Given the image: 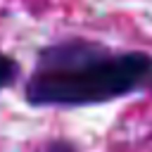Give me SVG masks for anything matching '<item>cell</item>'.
Masks as SVG:
<instances>
[{"label": "cell", "mask_w": 152, "mask_h": 152, "mask_svg": "<svg viewBox=\"0 0 152 152\" xmlns=\"http://www.w3.org/2000/svg\"><path fill=\"white\" fill-rule=\"evenodd\" d=\"M152 78V57L114 52L90 40H62L40 50L26 83L33 107H83L119 100Z\"/></svg>", "instance_id": "1"}, {"label": "cell", "mask_w": 152, "mask_h": 152, "mask_svg": "<svg viewBox=\"0 0 152 152\" xmlns=\"http://www.w3.org/2000/svg\"><path fill=\"white\" fill-rule=\"evenodd\" d=\"M19 76V62L5 52H0V90H5L7 86H12Z\"/></svg>", "instance_id": "2"}]
</instances>
